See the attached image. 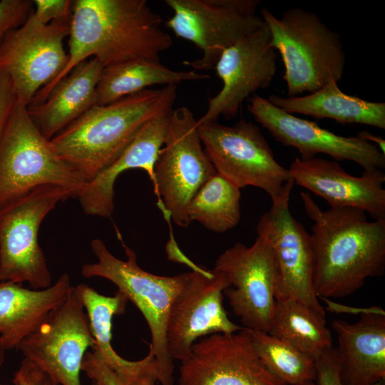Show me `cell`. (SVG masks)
Listing matches in <instances>:
<instances>
[{
    "instance_id": "7c38bea8",
    "label": "cell",
    "mask_w": 385,
    "mask_h": 385,
    "mask_svg": "<svg viewBox=\"0 0 385 385\" xmlns=\"http://www.w3.org/2000/svg\"><path fill=\"white\" fill-rule=\"evenodd\" d=\"M93 344L86 311L73 286L63 302L17 349L58 384L81 385L83 359Z\"/></svg>"
},
{
    "instance_id": "f546056e",
    "label": "cell",
    "mask_w": 385,
    "mask_h": 385,
    "mask_svg": "<svg viewBox=\"0 0 385 385\" xmlns=\"http://www.w3.org/2000/svg\"><path fill=\"white\" fill-rule=\"evenodd\" d=\"M33 10L31 0L0 1V44L8 34L26 21Z\"/></svg>"
},
{
    "instance_id": "9c48e42d",
    "label": "cell",
    "mask_w": 385,
    "mask_h": 385,
    "mask_svg": "<svg viewBox=\"0 0 385 385\" xmlns=\"http://www.w3.org/2000/svg\"><path fill=\"white\" fill-rule=\"evenodd\" d=\"M204 150L216 173L238 188L253 186L272 201L291 179L288 169L276 160L260 128L240 120L232 126L218 121L199 125Z\"/></svg>"
},
{
    "instance_id": "2e32d148",
    "label": "cell",
    "mask_w": 385,
    "mask_h": 385,
    "mask_svg": "<svg viewBox=\"0 0 385 385\" xmlns=\"http://www.w3.org/2000/svg\"><path fill=\"white\" fill-rule=\"evenodd\" d=\"M270 32L265 23L225 49L214 68L222 88L210 98L198 125L235 118L242 103L251 95L267 88L277 71V52L270 45Z\"/></svg>"
},
{
    "instance_id": "83f0119b",
    "label": "cell",
    "mask_w": 385,
    "mask_h": 385,
    "mask_svg": "<svg viewBox=\"0 0 385 385\" xmlns=\"http://www.w3.org/2000/svg\"><path fill=\"white\" fill-rule=\"evenodd\" d=\"M240 189L218 173L197 191L188 207L191 221L217 233L237 225L240 220Z\"/></svg>"
},
{
    "instance_id": "836d02e7",
    "label": "cell",
    "mask_w": 385,
    "mask_h": 385,
    "mask_svg": "<svg viewBox=\"0 0 385 385\" xmlns=\"http://www.w3.org/2000/svg\"><path fill=\"white\" fill-rule=\"evenodd\" d=\"M12 381L15 385H59L37 364L25 358Z\"/></svg>"
},
{
    "instance_id": "d6986e66",
    "label": "cell",
    "mask_w": 385,
    "mask_h": 385,
    "mask_svg": "<svg viewBox=\"0 0 385 385\" xmlns=\"http://www.w3.org/2000/svg\"><path fill=\"white\" fill-rule=\"evenodd\" d=\"M288 171L294 183L325 200L330 207L364 210L374 220H385V174L364 170L361 176L346 173L337 161L296 158Z\"/></svg>"
},
{
    "instance_id": "b9f144b4",
    "label": "cell",
    "mask_w": 385,
    "mask_h": 385,
    "mask_svg": "<svg viewBox=\"0 0 385 385\" xmlns=\"http://www.w3.org/2000/svg\"><path fill=\"white\" fill-rule=\"evenodd\" d=\"M158 385H160V384H158Z\"/></svg>"
},
{
    "instance_id": "3957f363",
    "label": "cell",
    "mask_w": 385,
    "mask_h": 385,
    "mask_svg": "<svg viewBox=\"0 0 385 385\" xmlns=\"http://www.w3.org/2000/svg\"><path fill=\"white\" fill-rule=\"evenodd\" d=\"M176 96L177 86L170 85L95 105L51 139V147L90 181L118 158L145 122L173 110Z\"/></svg>"
},
{
    "instance_id": "ab89813d",
    "label": "cell",
    "mask_w": 385,
    "mask_h": 385,
    "mask_svg": "<svg viewBox=\"0 0 385 385\" xmlns=\"http://www.w3.org/2000/svg\"><path fill=\"white\" fill-rule=\"evenodd\" d=\"M92 385H98V384H97L94 383V384H93Z\"/></svg>"
},
{
    "instance_id": "f35d334b",
    "label": "cell",
    "mask_w": 385,
    "mask_h": 385,
    "mask_svg": "<svg viewBox=\"0 0 385 385\" xmlns=\"http://www.w3.org/2000/svg\"><path fill=\"white\" fill-rule=\"evenodd\" d=\"M298 385H315L314 381H308Z\"/></svg>"
},
{
    "instance_id": "8fae6325",
    "label": "cell",
    "mask_w": 385,
    "mask_h": 385,
    "mask_svg": "<svg viewBox=\"0 0 385 385\" xmlns=\"http://www.w3.org/2000/svg\"><path fill=\"white\" fill-rule=\"evenodd\" d=\"M294 183L284 185L270 208L260 217L257 233L270 240L274 255L276 281L275 299L292 298L326 317L313 284V256L310 234L296 220L289 209Z\"/></svg>"
},
{
    "instance_id": "d4e9b609",
    "label": "cell",
    "mask_w": 385,
    "mask_h": 385,
    "mask_svg": "<svg viewBox=\"0 0 385 385\" xmlns=\"http://www.w3.org/2000/svg\"><path fill=\"white\" fill-rule=\"evenodd\" d=\"M267 100L291 114L329 118L340 123H356L385 129V103L362 99L344 93L331 79L320 89L304 96L282 97L271 95Z\"/></svg>"
},
{
    "instance_id": "52a82bcc",
    "label": "cell",
    "mask_w": 385,
    "mask_h": 385,
    "mask_svg": "<svg viewBox=\"0 0 385 385\" xmlns=\"http://www.w3.org/2000/svg\"><path fill=\"white\" fill-rule=\"evenodd\" d=\"M202 145L193 113L186 106L173 109L154 164L153 184L163 212L179 227L190 224V200L216 173Z\"/></svg>"
},
{
    "instance_id": "44dd1931",
    "label": "cell",
    "mask_w": 385,
    "mask_h": 385,
    "mask_svg": "<svg viewBox=\"0 0 385 385\" xmlns=\"http://www.w3.org/2000/svg\"><path fill=\"white\" fill-rule=\"evenodd\" d=\"M171 111L145 122L118 158L86 183L77 196L86 215L111 217L115 207L114 185L118 176L126 170L143 169L153 182L154 164L164 142Z\"/></svg>"
},
{
    "instance_id": "ac0fdd59",
    "label": "cell",
    "mask_w": 385,
    "mask_h": 385,
    "mask_svg": "<svg viewBox=\"0 0 385 385\" xmlns=\"http://www.w3.org/2000/svg\"><path fill=\"white\" fill-rule=\"evenodd\" d=\"M247 110L276 140L297 149L302 159L322 153L336 160L352 161L364 170L385 168V155L356 135L336 134L283 111L257 94L248 98Z\"/></svg>"
},
{
    "instance_id": "8d00e7d4",
    "label": "cell",
    "mask_w": 385,
    "mask_h": 385,
    "mask_svg": "<svg viewBox=\"0 0 385 385\" xmlns=\"http://www.w3.org/2000/svg\"><path fill=\"white\" fill-rule=\"evenodd\" d=\"M5 351L1 340H0V367L2 366L3 362L4 361V356H5Z\"/></svg>"
},
{
    "instance_id": "8992f818",
    "label": "cell",
    "mask_w": 385,
    "mask_h": 385,
    "mask_svg": "<svg viewBox=\"0 0 385 385\" xmlns=\"http://www.w3.org/2000/svg\"><path fill=\"white\" fill-rule=\"evenodd\" d=\"M87 181L53 150L17 100L0 140V210L41 186L54 185L75 197Z\"/></svg>"
},
{
    "instance_id": "484cf974",
    "label": "cell",
    "mask_w": 385,
    "mask_h": 385,
    "mask_svg": "<svg viewBox=\"0 0 385 385\" xmlns=\"http://www.w3.org/2000/svg\"><path fill=\"white\" fill-rule=\"evenodd\" d=\"M195 71H175L160 63L131 60L103 68L96 91V105L105 106L154 85L170 86L209 78Z\"/></svg>"
},
{
    "instance_id": "ba28073f",
    "label": "cell",
    "mask_w": 385,
    "mask_h": 385,
    "mask_svg": "<svg viewBox=\"0 0 385 385\" xmlns=\"http://www.w3.org/2000/svg\"><path fill=\"white\" fill-rule=\"evenodd\" d=\"M74 194L63 188L41 186L0 210V281L43 289L52 277L38 242L39 228L57 205Z\"/></svg>"
},
{
    "instance_id": "277c9868",
    "label": "cell",
    "mask_w": 385,
    "mask_h": 385,
    "mask_svg": "<svg viewBox=\"0 0 385 385\" xmlns=\"http://www.w3.org/2000/svg\"><path fill=\"white\" fill-rule=\"evenodd\" d=\"M261 17L270 30V45L282 57L287 97L311 93L331 79H342L346 55L341 38L315 13L294 7L277 18L264 8Z\"/></svg>"
},
{
    "instance_id": "ffe728a7",
    "label": "cell",
    "mask_w": 385,
    "mask_h": 385,
    "mask_svg": "<svg viewBox=\"0 0 385 385\" xmlns=\"http://www.w3.org/2000/svg\"><path fill=\"white\" fill-rule=\"evenodd\" d=\"M332 327L344 385H369L385 379V312L379 307L361 313L355 323L334 320Z\"/></svg>"
},
{
    "instance_id": "d590c367",
    "label": "cell",
    "mask_w": 385,
    "mask_h": 385,
    "mask_svg": "<svg viewBox=\"0 0 385 385\" xmlns=\"http://www.w3.org/2000/svg\"><path fill=\"white\" fill-rule=\"evenodd\" d=\"M356 136L376 146L380 151L385 155V140L376 136L368 130H362L357 133Z\"/></svg>"
},
{
    "instance_id": "d6a6232c",
    "label": "cell",
    "mask_w": 385,
    "mask_h": 385,
    "mask_svg": "<svg viewBox=\"0 0 385 385\" xmlns=\"http://www.w3.org/2000/svg\"><path fill=\"white\" fill-rule=\"evenodd\" d=\"M81 371L98 385H123L120 379L93 351H87Z\"/></svg>"
},
{
    "instance_id": "4316f807",
    "label": "cell",
    "mask_w": 385,
    "mask_h": 385,
    "mask_svg": "<svg viewBox=\"0 0 385 385\" xmlns=\"http://www.w3.org/2000/svg\"><path fill=\"white\" fill-rule=\"evenodd\" d=\"M326 317L299 300L275 299L269 334L279 338L314 360L332 349V339Z\"/></svg>"
},
{
    "instance_id": "7402d4cb",
    "label": "cell",
    "mask_w": 385,
    "mask_h": 385,
    "mask_svg": "<svg viewBox=\"0 0 385 385\" xmlns=\"http://www.w3.org/2000/svg\"><path fill=\"white\" fill-rule=\"evenodd\" d=\"M86 311L94 344L93 354L120 379L123 385H157L158 370L153 355L130 361L120 356L112 344L113 318L125 312L128 298L117 291L113 296L98 293L86 284L75 287Z\"/></svg>"
},
{
    "instance_id": "9a60e30c",
    "label": "cell",
    "mask_w": 385,
    "mask_h": 385,
    "mask_svg": "<svg viewBox=\"0 0 385 385\" xmlns=\"http://www.w3.org/2000/svg\"><path fill=\"white\" fill-rule=\"evenodd\" d=\"M230 286L223 291L234 314L244 328L269 332L274 309L276 270L270 240L257 234L248 247L236 242L215 261Z\"/></svg>"
},
{
    "instance_id": "4fadbf2b",
    "label": "cell",
    "mask_w": 385,
    "mask_h": 385,
    "mask_svg": "<svg viewBox=\"0 0 385 385\" xmlns=\"http://www.w3.org/2000/svg\"><path fill=\"white\" fill-rule=\"evenodd\" d=\"M170 308L166 326L168 351L182 361L197 339L210 334H232L244 329L231 321L223 306L227 275L215 268L195 265Z\"/></svg>"
},
{
    "instance_id": "e575fe53",
    "label": "cell",
    "mask_w": 385,
    "mask_h": 385,
    "mask_svg": "<svg viewBox=\"0 0 385 385\" xmlns=\"http://www.w3.org/2000/svg\"><path fill=\"white\" fill-rule=\"evenodd\" d=\"M16 97L10 78L0 71V140Z\"/></svg>"
},
{
    "instance_id": "cb8c5ba5",
    "label": "cell",
    "mask_w": 385,
    "mask_h": 385,
    "mask_svg": "<svg viewBox=\"0 0 385 385\" xmlns=\"http://www.w3.org/2000/svg\"><path fill=\"white\" fill-rule=\"evenodd\" d=\"M103 65L88 58L74 67L41 103L27 106L30 117L48 140L96 105V87Z\"/></svg>"
},
{
    "instance_id": "f1b7e54d",
    "label": "cell",
    "mask_w": 385,
    "mask_h": 385,
    "mask_svg": "<svg viewBox=\"0 0 385 385\" xmlns=\"http://www.w3.org/2000/svg\"><path fill=\"white\" fill-rule=\"evenodd\" d=\"M262 362L287 385L316 381L315 360L268 332L246 329Z\"/></svg>"
},
{
    "instance_id": "5bb4252c",
    "label": "cell",
    "mask_w": 385,
    "mask_h": 385,
    "mask_svg": "<svg viewBox=\"0 0 385 385\" xmlns=\"http://www.w3.org/2000/svg\"><path fill=\"white\" fill-rule=\"evenodd\" d=\"M70 26L62 21L41 24L29 16L0 44V71L10 78L19 103L28 106L66 67L68 55L63 42Z\"/></svg>"
},
{
    "instance_id": "4dcf8cb0",
    "label": "cell",
    "mask_w": 385,
    "mask_h": 385,
    "mask_svg": "<svg viewBox=\"0 0 385 385\" xmlns=\"http://www.w3.org/2000/svg\"><path fill=\"white\" fill-rule=\"evenodd\" d=\"M73 1L34 0L31 17L41 24L53 21L70 23L72 18Z\"/></svg>"
},
{
    "instance_id": "30bf717a",
    "label": "cell",
    "mask_w": 385,
    "mask_h": 385,
    "mask_svg": "<svg viewBox=\"0 0 385 385\" xmlns=\"http://www.w3.org/2000/svg\"><path fill=\"white\" fill-rule=\"evenodd\" d=\"M173 11L166 26L202 51L184 63L197 71L214 68L222 52L264 24L258 0H165Z\"/></svg>"
},
{
    "instance_id": "60d3db41",
    "label": "cell",
    "mask_w": 385,
    "mask_h": 385,
    "mask_svg": "<svg viewBox=\"0 0 385 385\" xmlns=\"http://www.w3.org/2000/svg\"><path fill=\"white\" fill-rule=\"evenodd\" d=\"M0 385H1V384H0Z\"/></svg>"
},
{
    "instance_id": "7a4b0ae2",
    "label": "cell",
    "mask_w": 385,
    "mask_h": 385,
    "mask_svg": "<svg viewBox=\"0 0 385 385\" xmlns=\"http://www.w3.org/2000/svg\"><path fill=\"white\" fill-rule=\"evenodd\" d=\"M301 200L312 220L313 284L318 299L343 298L385 272V220L354 207L322 210L309 192Z\"/></svg>"
},
{
    "instance_id": "5b68a950",
    "label": "cell",
    "mask_w": 385,
    "mask_h": 385,
    "mask_svg": "<svg viewBox=\"0 0 385 385\" xmlns=\"http://www.w3.org/2000/svg\"><path fill=\"white\" fill-rule=\"evenodd\" d=\"M126 260L114 256L101 239L91 241L97 260L85 264L81 273L86 278L101 277L112 283L140 312L150 332L149 352L155 359L160 385H173L174 363L166 342V326L173 301L185 283L189 272L160 276L143 270L135 252L123 243Z\"/></svg>"
},
{
    "instance_id": "6da1fadb",
    "label": "cell",
    "mask_w": 385,
    "mask_h": 385,
    "mask_svg": "<svg viewBox=\"0 0 385 385\" xmlns=\"http://www.w3.org/2000/svg\"><path fill=\"white\" fill-rule=\"evenodd\" d=\"M162 22L145 0L73 1L68 63L30 105L43 102L61 78L88 58L104 68L131 60L160 63V53L173 44Z\"/></svg>"
},
{
    "instance_id": "74e56055",
    "label": "cell",
    "mask_w": 385,
    "mask_h": 385,
    "mask_svg": "<svg viewBox=\"0 0 385 385\" xmlns=\"http://www.w3.org/2000/svg\"><path fill=\"white\" fill-rule=\"evenodd\" d=\"M369 385H385V379L379 380Z\"/></svg>"
},
{
    "instance_id": "1f68e13d",
    "label": "cell",
    "mask_w": 385,
    "mask_h": 385,
    "mask_svg": "<svg viewBox=\"0 0 385 385\" xmlns=\"http://www.w3.org/2000/svg\"><path fill=\"white\" fill-rule=\"evenodd\" d=\"M315 364L316 381L318 385H344L340 377L339 361L334 347L317 357Z\"/></svg>"
},
{
    "instance_id": "603a6c76",
    "label": "cell",
    "mask_w": 385,
    "mask_h": 385,
    "mask_svg": "<svg viewBox=\"0 0 385 385\" xmlns=\"http://www.w3.org/2000/svg\"><path fill=\"white\" fill-rule=\"evenodd\" d=\"M72 287L67 273L61 274L51 286L43 289L0 281V340L4 349H17L63 302Z\"/></svg>"
},
{
    "instance_id": "e0dca14e",
    "label": "cell",
    "mask_w": 385,
    "mask_h": 385,
    "mask_svg": "<svg viewBox=\"0 0 385 385\" xmlns=\"http://www.w3.org/2000/svg\"><path fill=\"white\" fill-rule=\"evenodd\" d=\"M178 385L287 384L264 365L244 328L195 342L189 357L180 361Z\"/></svg>"
}]
</instances>
